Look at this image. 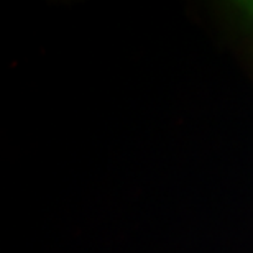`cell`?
<instances>
[{"label":"cell","instance_id":"cell-1","mask_svg":"<svg viewBox=\"0 0 253 253\" xmlns=\"http://www.w3.org/2000/svg\"><path fill=\"white\" fill-rule=\"evenodd\" d=\"M244 7H245L247 12H250V13H252V17H253V2H250V3H244Z\"/></svg>","mask_w":253,"mask_h":253}]
</instances>
